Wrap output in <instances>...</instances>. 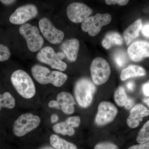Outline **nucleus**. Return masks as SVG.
<instances>
[{
    "mask_svg": "<svg viewBox=\"0 0 149 149\" xmlns=\"http://www.w3.org/2000/svg\"><path fill=\"white\" fill-rule=\"evenodd\" d=\"M11 81L17 93L24 98H32L35 95V83L29 74L22 70H15L11 74Z\"/></svg>",
    "mask_w": 149,
    "mask_h": 149,
    "instance_id": "f03ea898",
    "label": "nucleus"
},
{
    "mask_svg": "<svg viewBox=\"0 0 149 149\" xmlns=\"http://www.w3.org/2000/svg\"><path fill=\"white\" fill-rule=\"evenodd\" d=\"M114 59L117 65L122 67L125 65L127 62V57L123 51H118L115 54Z\"/></svg>",
    "mask_w": 149,
    "mask_h": 149,
    "instance_id": "393cba45",
    "label": "nucleus"
},
{
    "mask_svg": "<svg viewBox=\"0 0 149 149\" xmlns=\"http://www.w3.org/2000/svg\"><path fill=\"white\" fill-rule=\"evenodd\" d=\"M65 57L62 52L56 53L53 48L47 46L40 50L36 58L40 62L49 65L52 68L64 71L67 68L66 63L62 61Z\"/></svg>",
    "mask_w": 149,
    "mask_h": 149,
    "instance_id": "20e7f679",
    "label": "nucleus"
},
{
    "mask_svg": "<svg viewBox=\"0 0 149 149\" xmlns=\"http://www.w3.org/2000/svg\"><path fill=\"white\" fill-rule=\"evenodd\" d=\"M111 19L109 14L97 13L84 20L81 24V29L91 37H95L100 33L102 27L110 23Z\"/></svg>",
    "mask_w": 149,
    "mask_h": 149,
    "instance_id": "6e6552de",
    "label": "nucleus"
},
{
    "mask_svg": "<svg viewBox=\"0 0 149 149\" xmlns=\"http://www.w3.org/2000/svg\"><path fill=\"white\" fill-rule=\"evenodd\" d=\"M39 11L35 5L32 4L24 5L17 8L9 17L10 23L16 25H22L27 21L35 18Z\"/></svg>",
    "mask_w": 149,
    "mask_h": 149,
    "instance_id": "9d476101",
    "label": "nucleus"
},
{
    "mask_svg": "<svg viewBox=\"0 0 149 149\" xmlns=\"http://www.w3.org/2000/svg\"><path fill=\"white\" fill-rule=\"evenodd\" d=\"M80 48V42L75 38L68 39L62 43L61 49L67 58L71 62L77 60Z\"/></svg>",
    "mask_w": 149,
    "mask_h": 149,
    "instance_id": "f3484780",
    "label": "nucleus"
},
{
    "mask_svg": "<svg viewBox=\"0 0 149 149\" xmlns=\"http://www.w3.org/2000/svg\"><path fill=\"white\" fill-rule=\"evenodd\" d=\"M128 149H149V141L143 143L131 146Z\"/></svg>",
    "mask_w": 149,
    "mask_h": 149,
    "instance_id": "c85d7f7f",
    "label": "nucleus"
},
{
    "mask_svg": "<svg viewBox=\"0 0 149 149\" xmlns=\"http://www.w3.org/2000/svg\"><path fill=\"white\" fill-rule=\"evenodd\" d=\"M123 44V40L121 35L114 32L107 33L102 42V46L106 49H110L112 46L121 45Z\"/></svg>",
    "mask_w": 149,
    "mask_h": 149,
    "instance_id": "412c9836",
    "label": "nucleus"
},
{
    "mask_svg": "<svg viewBox=\"0 0 149 149\" xmlns=\"http://www.w3.org/2000/svg\"><path fill=\"white\" fill-rule=\"evenodd\" d=\"M135 83L133 81H130L128 82L127 84V89L129 90V91H132L134 90L135 88Z\"/></svg>",
    "mask_w": 149,
    "mask_h": 149,
    "instance_id": "72a5a7b5",
    "label": "nucleus"
},
{
    "mask_svg": "<svg viewBox=\"0 0 149 149\" xmlns=\"http://www.w3.org/2000/svg\"><path fill=\"white\" fill-rule=\"evenodd\" d=\"M94 149H119L117 145L111 142H103L96 144Z\"/></svg>",
    "mask_w": 149,
    "mask_h": 149,
    "instance_id": "bb28decb",
    "label": "nucleus"
},
{
    "mask_svg": "<svg viewBox=\"0 0 149 149\" xmlns=\"http://www.w3.org/2000/svg\"><path fill=\"white\" fill-rule=\"evenodd\" d=\"M58 120V116L56 114H53L51 116V120L52 123L56 122Z\"/></svg>",
    "mask_w": 149,
    "mask_h": 149,
    "instance_id": "f704fd0d",
    "label": "nucleus"
},
{
    "mask_svg": "<svg viewBox=\"0 0 149 149\" xmlns=\"http://www.w3.org/2000/svg\"><path fill=\"white\" fill-rule=\"evenodd\" d=\"M142 33L145 37L149 38V24L145 25L142 30Z\"/></svg>",
    "mask_w": 149,
    "mask_h": 149,
    "instance_id": "2f4dec72",
    "label": "nucleus"
},
{
    "mask_svg": "<svg viewBox=\"0 0 149 149\" xmlns=\"http://www.w3.org/2000/svg\"><path fill=\"white\" fill-rule=\"evenodd\" d=\"M114 99L118 106L124 107L126 109H130L134 106V100L128 97L125 89L122 86H120L115 92Z\"/></svg>",
    "mask_w": 149,
    "mask_h": 149,
    "instance_id": "a211bd4d",
    "label": "nucleus"
},
{
    "mask_svg": "<svg viewBox=\"0 0 149 149\" xmlns=\"http://www.w3.org/2000/svg\"><path fill=\"white\" fill-rule=\"evenodd\" d=\"M118 112L117 107L113 104L109 102H102L98 107L95 122L98 126L106 125L114 120Z\"/></svg>",
    "mask_w": 149,
    "mask_h": 149,
    "instance_id": "9b49d317",
    "label": "nucleus"
},
{
    "mask_svg": "<svg viewBox=\"0 0 149 149\" xmlns=\"http://www.w3.org/2000/svg\"><path fill=\"white\" fill-rule=\"evenodd\" d=\"M96 91L95 84L90 79L82 78L74 85V93L75 100L79 106L86 108L92 103Z\"/></svg>",
    "mask_w": 149,
    "mask_h": 149,
    "instance_id": "7ed1b4c3",
    "label": "nucleus"
},
{
    "mask_svg": "<svg viewBox=\"0 0 149 149\" xmlns=\"http://www.w3.org/2000/svg\"><path fill=\"white\" fill-rule=\"evenodd\" d=\"M142 27V20L138 19L126 28L123 32V36L127 45H129L133 40L139 37Z\"/></svg>",
    "mask_w": 149,
    "mask_h": 149,
    "instance_id": "6ab92c4d",
    "label": "nucleus"
},
{
    "mask_svg": "<svg viewBox=\"0 0 149 149\" xmlns=\"http://www.w3.org/2000/svg\"><path fill=\"white\" fill-rule=\"evenodd\" d=\"M81 123L80 117L78 116L68 118L65 121L58 123L53 126L54 132L63 136H71L75 133L74 128L80 126Z\"/></svg>",
    "mask_w": 149,
    "mask_h": 149,
    "instance_id": "ddd939ff",
    "label": "nucleus"
},
{
    "mask_svg": "<svg viewBox=\"0 0 149 149\" xmlns=\"http://www.w3.org/2000/svg\"><path fill=\"white\" fill-rule=\"evenodd\" d=\"M49 107L51 108L55 109H60L58 103L56 100H53L49 102L48 104Z\"/></svg>",
    "mask_w": 149,
    "mask_h": 149,
    "instance_id": "c756f323",
    "label": "nucleus"
},
{
    "mask_svg": "<svg viewBox=\"0 0 149 149\" xmlns=\"http://www.w3.org/2000/svg\"><path fill=\"white\" fill-rule=\"evenodd\" d=\"M146 72L142 67L136 65H130L123 70L120 75L122 81H125L132 77L145 76Z\"/></svg>",
    "mask_w": 149,
    "mask_h": 149,
    "instance_id": "aec40b11",
    "label": "nucleus"
},
{
    "mask_svg": "<svg viewBox=\"0 0 149 149\" xmlns=\"http://www.w3.org/2000/svg\"><path fill=\"white\" fill-rule=\"evenodd\" d=\"M40 32L49 42L54 45H58L62 42L64 37V33L52 23L47 17H43L39 22Z\"/></svg>",
    "mask_w": 149,
    "mask_h": 149,
    "instance_id": "1a4fd4ad",
    "label": "nucleus"
},
{
    "mask_svg": "<svg viewBox=\"0 0 149 149\" xmlns=\"http://www.w3.org/2000/svg\"><path fill=\"white\" fill-rule=\"evenodd\" d=\"M0 2L5 5H10L16 2V1L13 0H1Z\"/></svg>",
    "mask_w": 149,
    "mask_h": 149,
    "instance_id": "473e14b6",
    "label": "nucleus"
},
{
    "mask_svg": "<svg viewBox=\"0 0 149 149\" xmlns=\"http://www.w3.org/2000/svg\"><path fill=\"white\" fill-rule=\"evenodd\" d=\"M19 33L27 42L28 49L32 52L40 51L44 44V38L40 34L39 28L36 26L26 23L19 27Z\"/></svg>",
    "mask_w": 149,
    "mask_h": 149,
    "instance_id": "423d86ee",
    "label": "nucleus"
},
{
    "mask_svg": "<svg viewBox=\"0 0 149 149\" xmlns=\"http://www.w3.org/2000/svg\"><path fill=\"white\" fill-rule=\"evenodd\" d=\"M136 141L139 144L143 143L149 141V120L144 124L139 131Z\"/></svg>",
    "mask_w": 149,
    "mask_h": 149,
    "instance_id": "b1692460",
    "label": "nucleus"
},
{
    "mask_svg": "<svg viewBox=\"0 0 149 149\" xmlns=\"http://www.w3.org/2000/svg\"><path fill=\"white\" fill-rule=\"evenodd\" d=\"M15 105V99L10 93L6 92L3 94L0 93V111L3 108L13 109Z\"/></svg>",
    "mask_w": 149,
    "mask_h": 149,
    "instance_id": "5701e85b",
    "label": "nucleus"
},
{
    "mask_svg": "<svg viewBox=\"0 0 149 149\" xmlns=\"http://www.w3.org/2000/svg\"><path fill=\"white\" fill-rule=\"evenodd\" d=\"M56 101L58 103L60 110L65 114H72L74 111V105L76 104L74 97L70 93L61 92L58 94Z\"/></svg>",
    "mask_w": 149,
    "mask_h": 149,
    "instance_id": "dca6fc26",
    "label": "nucleus"
},
{
    "mask_svg": "<svg viewBox=\"0 0 149 149\" xmlns=\"http://www.w3.org/2000/svg\"><path fill=\"white\" fill-rule=\"evenodd\" d=\"M90 70L92 80L95 85H100L104 84L110 76L109 63L103 58L94 59L91 63Z\"/></svg>",
    "mask_w": 149,
    "mask_h": 149,
    "instance_id": "0eeeda50",
    "label": "nucleus"
},
{
    "mask_svg": "<svg viewBox=\"0 0 149 149\" xmlns=\"http://www.w3.org/2000/svg\"><path fill=\"white\" fill-rule=\"evenodd\" d=\"M49 141L51 146L56 149H77L76 145L62 139L56 134L51 135Z\"/></svg>",
    "mask_w": 149,
    "mask_h": 149,
    "instance_id": "4be33fe9",
    "label": "nucleus"
},
{
    "mask_svg": "<svg viewBox=\"0 0 149 149\" xmlns=\"http://www.w3.org/2000/svg\"><path fill=\"white\" fill-rule=\"evenodd\" d=\"M93 10L88 6L79 2L72 3L67 7V15L72 22H83L93 13Z\"/></svg>",
    "mask_w": 149,
    "mask_h": 149,
    "instance_id": "f8f14e48",
    "label": "nucleus"
},
{
    "mask_svg": "<svg viewBox=\"0 0 149 149\" xmlns=\"http://www.w3.org/2000/svg\"><path fill=\"white\" fill-rule=\"evenodd\" d=\"M40 123L38 116L29 113L22 114L14 123L13 132L17 137H22L37 128Z\"/></svg>",
    "mask_w": 149,
    "mask_h": 149,
    "instance_id": "39448f33",
    "label": "nucleus"
},
{
    "mask_svg": "<svg viewBox=\"0 0 149 149\" xmlns=\"http://www.w3.org/2000/svg\"><path fill=\"white\" fill-rule=\"evenodd\" d=\"M130 58L134 62H139L149 57V42L139 41L131 44L128 49Z\"/></svg>",
    "mask_w": 149,
    "mask_h": 149,
    "instance_id": "4468645a",
    "label": "nucleus"
},
{
    "mask_svg": "<svg viewBox=\"0 0 149 149\" xmlns=\"http://www.w3.org/2000/svg\"><path fill=\"white\" fill-rule=\"evenodd\" d=\"M149 115V110L145 106L138 104L130 109L126 123L130 128H137L144 117Z\"/></svg>",
    "mask_w": 149,
    "mask_h": 149,
    "instance_id": "2eb2a0df",
    "label": "nucleus"
},
{
    "mask_svg": "<svg viewBox=\"0 0 149 149\" xmlns=\"http://www.w3.org/2000/svg\"><path fill=\"white\" fill-rule=\"evenodd\" d=\"M11 56L10 51L8 47L0 44V61L8 60Z\"/></svg>",
    "mask_w": 149,
    "mask_h": 149,
    "instance_id": "a878e982",
    "label": "nucleus"
},
{
    "mask_svg": "<svg viewBox=\"0 0 149 149\" xmlns=\"http://www.w3.org/2000/svg\"><path fill=\"white\" fill-rule=\"evenodd\" d=\"M108 5H115L117 4L119 6L126 5L129 2L128 0H106L105 1Z\"/></svg>",
    "mask_w": 149,
    "mask_h": 149,
    "instance_id": "cd10ccee",
    "label": "nucleus"
},
{
    "mask_svg": "<svg viewBox=\"0 0 149 149\" xmlns=\"http://www.w3.org/2000/svg\"><path fill=\"white\" fill-rule=\"evenodd\" d=\"M143 102L145 104H146L149 107V98L144 99Z\"/></svg>",
    "mask_w": 149,
    "mask_h": 149,
    "instance_id": "c9c22d12",
    "label": "nucleus"
},
{
    "mask_svg": "<svg viewBox=\"0 0 149 149\" xmlns=\"http://www.w3.org/2000/svg\"><path fill=\"white\" fill-rule=\"evenodd\" d=\"M143 91L145 95L149 97V82L143 85Z\"/></svg>",
    "mask_w": 149,
    "mask_h": 149,
    "instance_id": "7c9ffc66",
    "label": "nucleus"
},
{
    "mask_svg": "<svg viewBox=\"0 0 149 149\" xmlns=\"http://www.w3.org/2000/svg\"><path fill=\"white\" fill-rule=\"evenodd\" d=\"M33 77L38 83L42 85L51 84L56 87H60L66 82L67 75L58 71H51L46 67L35 65L31 69Z\"/></svg>",
    "mask_w": 149,
    "mask_h": 149,
    "instance_id": "f257e3e1",
    "label": "nucleus"
}]
</instances>
